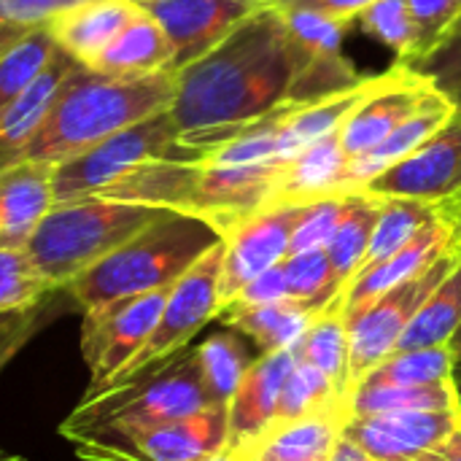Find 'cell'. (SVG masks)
<instances>
[{"instance_id":"cell-1","label":"cell","mask_w":461,"mask_h":461,"mask_svg":"<svg viewBox=\"0 0 461 461\" xmlns=\"http://www.w3.org/2000/svg\"><path fill=\"white\" fill-rule=\"evenodd\" d=\"M297 73V43L273 5L240 22L200 59L176 70L170 113L181 140L203 154L243 124L289 103Z\"/></svg>"},{"instance_id":"cell-2","label":"cell","mask_w":461,"mask_h":461,"mask_svg":"<svg viewBox=\"0 0 461 461\" xmlns=\"http://www.w3.org/2000/svg\"><path fill=\"white\" fill-rule=\"evenodd\" d=\"M176 70L108 76L81 62L62 78L24 151L27 162L59 165L100 140L173 105Z\"/></svg>"},{"instance_id":"cell-3","label":"cell","mask_w":461,"mask_h":461,"mask_svg":"<svg viewBox=\"0 0 461 461\" xmlns=\"http://www.w3.org/2000/svg\"><path fill=\"white\" fill-rule=\"evenodd\" d=\"M205 408H213V402L200 373L197 351L184 348L146 370L86 392L76 411L62 421L59 435L76 448L97 438L130 435L178 421Z\"/></svg>"},{"instance_id":"cell-4","label":"cell","mask_w":461,"mask_h":461,"mask_svg":"<svg viewBox=\"0 0 461 461\" xmlns=\"http://www.w3.org/2000/svg\"><path fill=\"white\" fill-rule=\"evenodd\" d=\"M221 240L224 238L208 221L162 211L138 235L70 281L65 292L81 313L111 300L162 292Z\"/></svg>"},{"instance_id":"cell-5","label":"cell","mask_w":461,"mask_h":461,"mask_svg":"<svg viewBox=\"0 0 461 461\" xmlns=\"http://www.w3.org/2000/svg\"><path fill=\"white\" fill-rule=\"evenodd\" d=\"M159 213L162 208L105 197L54 203L32 232L24 251L35 270L54 289H65L81 273H86L132 235H138Z\"/></svg>"},{"instance_id":"cell-6","label":"cell","mask_w":461,"mask_h":461,"mask_svg":"<svg viewBox=\"0 0 461 461\" xmlns=\"http://www.w3.org/2000/svg\"><path fill=\"white\" fill-rule=\"evenodd\" d=\"M200 157V149H192L181 140L178 124L167 108L54 165V203L103 197L138 167L154 159L194 162Z\"/></svg>"},{"instance_id":"cell-7","label":"cell","mask_w":461,"mask_h":461,"mask_svg":"<svg viewBox=\"0 0 461 461\" xmlns=\"http://www.w3.org/2000/svg\"><path fill=\"white\" fill-rule=\"evenodd\" d=\"M461 249L454 246L443 257H438L424 273L413 276L411 281L389 289L367 308L346 319L348 327V375L351 392L354 386L386 357L397 351L400 338L405 335L408 324L424 305V300L435 292V286L454 270L459 262Z\"/></svg>"},{"instance_id":"cell-8","label":"cell","mask_w":461,"mask_h":461,"mask_svg":"<svg viewBox=\"0 0 461 461\" xmlns=\"http://www.w3.org/2000/svg\"><path fill=\"white\" fill-rule=\"evenodd\" d=\"M221 259H224V240L213 246L205 257H200L167 292L165 308L159 321L143 348L130 359V365L116 378H127L138 370H146L184 348H189L192 338L219 319V278H221ZM113 378V381H116Z\"/></svg>"},{"instance_id":"cell-9","label":"cell","mask_w":461,"mask_h":461,"mask_svg":"<svg viewBox=\"0 0 461 461\" xmlns=\"http://www.w3.org/2000/svg\"><path fill=\"white\" fill-rule=\"evenodd\" d=\"M170 289L122 297L84 311L81 354L89 367V389L111 384L154 332Z\"/></svg>"},{"instance_id":"cell-10","label":"cell","mask_w":461,"mask_h":461,"mask_svg":"<svg viewBox=\"0 0 461 461\" xmlns=\"http://www.w3.org/2000/svg\"><path fill=\"white\" fill-rule=\"evenodd\" d=\"M224 446L227 408L213 405L178 421L81 443L76 454L89 461H194Z\"/></svg>"},{"instance_id":"cell-11","label":"cell","mask_w":461,"mask_h":461,"mask_svg":"<svg viewBox=\"0 0 461 461\" xmlns=\"http://www.w3.org/2000/svg\"><path fill=\"white\" fill-rule=\"evenodd\" d=\"M362 192L440 205L446 216L461 200V116L438 130L413 154L375 176Z\"/></svg>"},{"instance_id":"cell-12","label":"cell","mask_w":461,"mask_h":461,"mask_svg":"<svg viewBox=\"0 0 461 461\" xmlns=\"http://www.w3.org/2000/svg\"><path fill=\"white\" fill-rule=\"evenodd\" d=\"M305 205H270L224 238V259L219 278V303L230 305L240 289L259 273L281 265L289 257L292 232Z\"/></svg>"},{"instance_id":"cell-13","label":"cell","mask_w":461,"mask_h":461,"mask_svg":"<svg viewBox=\"0 0 461 461\" xmlns=\"http://www.w3.org/2000/svg\"><path fill=\"white\" fill-rule=\"evenodd\" d=\"M167 32L176 57L173 70L186 68L224 41L267 0H138Z\"/></svg>"},{"instance_id":"cell-14","label":"cell","mask_w":461,"mask_h":461,"mask_svg":"<svg viewBox=\"0 0 461 461\" xmlns=\"http://www.w3.org/2000/svg\"><path fill=\"white\" fill-rule=\"evenodd\" d=\"M294 359V348L257 357L227 405V448L251 456L278 427L281 397Z\"/></svg>"},{"instance_id":"cell-15","label":"cell","mask_w":461,"mask_h":461,"mask_svg":"<svg viewBox=\"0 0 461 461\" xmlns=\"http://www.w3.org/2000/svg\"><path fill=\"white\" fill-rule=\"evenodd\" d=\"M461 429L459 411H394L351 416L343 435L375 461H408Z\"/></svg>"},{"instance_id":"cell-16","label":"cell","mask_w":461,"mask_h":461,"mask_svg":"<svg viewBox=\"0 0 461 461\" xmlns=\"http://www.w3.org/2000/svg\"><path fill=\"white\" fill-rule=\"evenodd\" d=\"M432 92V84L408 65L381 73L373 92L340 127V143L348 157H362L389 138Z\"/></svg>"},{"instance_id":"cell-17","label":"cell","mask_w":461,"mask_h":461,"mask_svg":"<svg viewBox=\"0 0 461 461\" xmlns=\"http://www.w3.org/2000/svg\"><path fill=\"white\" fill-rule=\"evenodd\" d=\"M454 246H456L454 227L446 219L432 221L405 249H400L397 254L381 259L378 265H370V267L359 270L348 281V286L343 289V294L338 300L343 316L351 319L354 313H359L362 308H367L373 300H378L389 289H394V286L411 281L413 276L424 273L438 257H443Z\"/></svg>"},{"instance_id":"cell-18","label":"cell","mask_w":461,"mask_h":461,"mask_svg":"<svg viewBox=\"0 0 461 461\" xmlns=\"http://www.w3.org/2000/svg\"><path fill=\"white\" fill-rule=\"evenodd\" d=\"M54 205V167L27 162L0 173V249L24 251Z\"/></svg>"},{"instance_id":"cell-19","label":"cell","mask_w":461,"mask_h":461,"mask_svg":"<svg viewBox=\"0 0 461 461\" xmlns=\"http://www.w3.org/2000/svg\"><path fill=\"white\" fill-rule=\"evenodd\" d=\"M454 119H456L454 103L432 86V92L419 105V111L411 113L389 138H384L375 149H370L362 157H348V167H346L348 194L362 192L375 176H381L384 170L413 154L424 140H429L438 130H443Z\"/></svg>"},{"instance_id":"cell-20","label":"cell","mask_w":461,"mask_h":461,"mask_svg":"<svg viewBox=\"0 0 461 461\" xmlns=\"http://www.w3.org/2000/svg\"><path fill=\"white\" fill-rule=\"evenodd\" d=\"M346 167L348 154L343 151L340 132L316 140L300 157L281 165L273 205H311L327 197H346Z\"/></svg>"},{"instance_id":"cell-21","label":"cell","mask_w":461,"mask_h":461,"mask_svg":"<svg viewBox=\"0 0 461 461\" xmlns=\"http://www.w3.org/2000/svg\"><path fill=\"white\" fill-rule=\"evenodd\" d=\"M173 57L176 49L165 27L138 3L132 19L86 68L108 76H151L173 70Z\"/></svg>"},{"instance_id":"cell-22","label":"cell","mask_w":461,"mask_h":461,"mask_svg":"<svg viewBox=\"0 0 461 461\" xmlns=\"http://www.w3.org/2000/svg\"><path fill=\"white\" fill-rule=\"evenodd\" d=\"M138 0H89L62 11L46 27L54 43L76 62L89 65L132 19Z\"/></svg>"},{"instance_id":"cell-23","label":"cell","mask_w":461,"mask_h":461,"mask_svg":"<svg viewBox=\"0 0 461 461\" xmlns=\"http://www.w3.org/2000/svg\"><path fill=\"white\" fill-rule=\"evenodd\" d=\"M76 68V59L57 46L54 57L43 68V73L30 84V89L14 103L8 116L0 122V173L19 165L30 146L35 127L41 124L46 108L51 105L62 78Z\"/></svg>"},{"instance_id":"cell-24","label":"cell","mask_w":461,"mask_h":461,"mask_svg":"<svg viewBox=\"0 0 461 461\" xmlns=\"http://www.w3.org/2000/svg\"><path fill=\"white\" fill-rule=\"evenodd\" d=\"M375 81H378V76H367L354 89H346L340 95H332V97H324V100H316V103L297 105L292 111V116L286 119V124L281 127L276 162L278 165H286L294 157H300L308 146H313L316 140L340 132V127L346 124V119L373 92Z\"/></svg>"},{"instance_id":"cell-25","label":"cell","mask_w":461,"mask_h":461,"mask_svg":"<svg viewBox=\"0 0 461 461\" xmlns=\"http://www.w3.org/2000/svg\"><path fill=\"white\" fill-rule=\"evenodd\" d=\"M319 313L321 311L289 297V300L270 303V305L224 308L219 313V321L246 335L257 346L259 354H276V351L294 348Z\"/></svg>"},{"instance_id":"cell-26","label":"cell","mask_w":461,"mask_h":461,"mask_svg":"<svg viewBox=\"0 0 461 461\" xmlns=\"http://www.w3.org/2000/svg\"><path fill=\"white\" fill-rule=\"evenodd\" d=\"M348 416L321 413L276 427L249 459L259 461H327Z\"/></svg>"},{"instance_id":"cell-27","label":"cell","mask_w":461,"mask_h":461,"mask_svg":"<svg viewBox=\"0 0 461 461\" xmlns=\"http://www.w3.org/2000/svg\"><path fill=\"white\" fill-rule=\"evenodd\" d=\"M194 351H197L200 373H203L211 402L227 408L230 400L235 397L243 375L257 362V357L249 346V338L224 327L221 332L208 335Z\"/></svg>"},{"instance_id":"cell-28","label":"cell","mask_w":461,"mask_h":461,"mask_svg":"<svg viewBox=\"0 0 461 461\" xmlns=\"http://www.w3.org/2000/svg\"><path fill=\"white\" fill-rule=\"evenodd\" d=\"M378 208H381V197H375V194H367V192L346 194L340 224L324 249L330 262H332L335 278L343 284V289L365 265L370 238H373V227L378 221Z\"/></svg>"},{"instance_id":"cell-29","label":"cell","mask_w":461,"mask_h":461,"mask_svg":"<svg viewBox=\"0 0 461 461\" xmlns=\"http://www.w3.org/2000/svg\"><path fill=\"white\" fill-rule=\"evenodd\" d=\"M294 357L324 373L348 400H351V375H348V327L338 303L321 311L300 343L294 346Z\"/></svg>"},{"instance_id":"cell-30","label":"cell","mask_w":461,"mask_h":461,"mask_svg":"<svg viewBox=\"0 0 461 461\" xmlns=\"http://www.w3.org/2000/svg\"><path fill=\"white\" fill-rule=\"evenodd\" d=\"M461 324V257L454 270L435 286V292L424 300L405 335L397 343V351L411 348H432L448 346Z\"/></svg>"},{"instance_id":"cell-31","label":"cell","mask_w":461,"mask_h":461,"mask_svg":"<svg viewBox=\"0 0 461 461\" xmlns=\"http://www.w3.org/2000/svg\"><path fill=\"white\" fill-rule=\"evenodd\" d=\"M438 219H446L440 205H429V203H419V200H408V197H381L378 221L373 227L370 249H367L365 265L359 270L378 265L381 259L397 254L421 230H427Z\"/></svg>"},{"instance_id":"cell-32","label":"cell","mask_w":461,"mask_h":461,"mask_svg":"<svg viewBox=\"0 0 461 461\" xmlns=\"http://www.w3.org/2000/svg\"><path fill=\"white\" fill-rule=\"evenodd\" d=\"M454 381L427 386L357 384L351 392V416L394 413V411H459Z\"/></svg>"},{"instance_id":"cell-33","label":"cell","mask_w":461,"mask_h":461,"mask_svg":"<svg viewBox=\"0 0 461 461\" xmlns=\"http://www.w3.org/2000/svg\"><path fill=\"white\" fill-rule=\"evenodd\" d=\"M321 413H343L351 419V400L324 373H319L303 359H294L281 397L278 427Z\"/></svg>"},{"instance_id":"cell-34","label":"cell","mask_w":461,"mask_h":461,"mask_svg":"<svg viewBox=\"0 0 461 461\" xmlns=\"http://www.w3.org/2000/svg\"><path fill=\"white\" fill-rule=\"evenodd\" d=\"M57 43L46 24L35 27L14 51L0 59V122L8 116L14 103L30 89V84L43 73L54 57Z\"/></svg>"},{"instance_id":"cell-35","label":"cell","mask_w":461,"mask_h":461,"mask_svg":"<svg viewBox=\"0 0 461 461\" xmlns=\"http://www.w3.org/2000/svg\"><path fill=\"white\" fill-rule=\"evenodd\" d=\"M454 381V359L448 346L394 351L378 362L359 384H392V386H427Z\"/></svg>"},{"instance_id":"cell-36","label":"cell","mask_w":461,"mask_h":461,"mask_svg":"<svg viewBox=\"0 0 461 461\" xmlns=\"http://www.w3.org/2000/svg\"><path fill=\"white\" fill-rule=\"evenodd\" d=\"M357 22L397 54V65H413L424 54L408 0H375L357 16Z\"/></svg>"},{"instance_id":"cell-37","label":"cell","mask_w":461,"mask_h":461,"mask_svg":"<svg viewBox=\"0 0 461 461\" xmlns=\"http://www.w3.org/2000/svg\"><path fill=\"white\" fill-rule=\"evenodd\" d=\"M281 265L286 273L292 300H300L316 311H327L332 303L340 300L343 284L335 278L332 262L324 249L289 254Z\"/></svg>"},{"instance_id":"cell-38","label":"cell","mask_w":461,"mask_h":461,"mask_svg":"<svg viewBox=\"0 0 461 461\" xmlns=\"http://www.w3.org/2000/svg\"><path fill=\"white\" fill-rule=\"evenodd\" d=\"M68 308H76L70 294L65 289H54L35 305L0 316V373L38 332H43L49 324H54Z\"/></svg>"},{"instance_id":"cell-39","label":"cell","mask_w":461,"mask_h":461,"mask_svg":"<svg viewBox=\"0 0 461 461\" xmlns=\"http://www.w3.org/2000/svg\"><path fill=\"white\" fill-rule=\"evenodd\" d=\"M49 292H54V286L35 270L27 251L0 249V316L24 311Z\"/></svg>"},{"instance_id":"cell-40","label":"cell","mask_w":461,"mask_h":461,"mask_svg":"<svg viewBox=\"0 0 461 461\" xmlns=\"http://www.w3.org/2000/svg\"><path fill=\"white\" fill-rule=\"evenodd\" d=\"M408 68L421 73L440 95H446L454 103L456 116H461V22L432 51Z\"/></svg>"},{"instance_id":"cell-41","label":"cell","mask_w":461,"mask_h":461,"mask_svg":"<svg viewBox=\"0 0 461 461\" xmlns=\"http://www.w3.org/2000/svg\"><path fill=\"white\" fill-rule=\"evenodd\" d=\"M343 205H346V197H327V200H316V203L305 205L303 216L292 232L289 254L327 249V243L332 240V235L340 224Z\"/></svg>"},{"instance_id":"cell-42","label":"cell","mask_w":461,"mask_h":461,"mask_svg":"<svg viewBox=\"0 0 461 461\" xmlns=\"http://www.w3.org/2000/svg\"><path fill=\"white\" fill-rule=\"evenodd\" d=\"M292 35L316 51H330V54H340L343 51V32H346V22L330 19L324 14H313V11H281Z\"/></svg>"},{"instance_id":"cell-43","label":"cell","mask_w":461,"mask_h":461,"mask_svg":"<svg viewBox=\"0 0 461 461\" xmlns=\"http://www.w3.org/2000/svg\"><path fill=\"white\" fill-rule=\"evenodd\" d=\"M408 8H411V16L419 27L424 54L432 51L461 22L459 0H408Z\"/></svg>"},{"instance_id":"cell-44","label":"cell","mask_w":461,"mask_h":461,"mask_svg":"<svg viewBox=\"0 0 461 461\" xmlns=\"http://www.w3.org/2000/svg\"><path fill=\"white\" fill-rule=\"evenodd\" d=\"M281 300H289V284H286L284 265H276V267L259 273L257 278H251L240 289V294L224 308H254V305H270V303H281Z\"/></svg>"},{"instance_id":"cell-45","label":"cell","mask_w":461,"mask_h":461,"mask_svg":"<svg viewBox=\"0 0 461 461\" xmlns=\"http://www.w3.org/2000/svg\"><path fill=\"white\" fill-rule=\"evenodd\" d=\"M89 0H0V19L19 22L27 27L49 24L54 16H59L68 8H76Z\"/></svg>"},{"instance_id":"cell-46","label":"cell","mask_w":461,"mask_h":461,"mask_svg":"<svg viewBox=\"0 0 461 461\" xmlns=\"http://www.w3.org/2000/svg\"><path fill=\"white\" fill-rule=\"evenodd\" d=\"M373 3L375 0H267V5L278 11H313L346 24L357 22V16Z\"/></svg>"},{"instance_id":"cell-47","label":"cell","mask_w":461,"mask_h":461,"mask_svg":"<svg viewBox=\"0 0 461 461\" xmlns=\"http://www.w3.org/2000/svg\"><path fill=\"white\" fill-rule=\"evenodd\" d=\"M408 461H461V429H456L448 440H443L440 446L413 456Z\"/></svg>"},{"instance_id":"cell-48","label":"cell","mask_w":461,"mask_h":461,"mask_svg":"<svg viewBox=\"0 0 461 461\" xmlns=\"http://www.w3.org/2000/svg\"><path fill=\"white\" fill-rule=\"evenodd\" d=\"M35 27H27V24H19V22H8V19H0V59L14 51Z\"/></svg>"},{"instance_id":"cell-49","label":"cell","mask_w":461,"mask_h":461,"mask_svg":"<svg viewBox=\"0 0 461 461\" xmlns=\"http://www.w3.org/2000/svg\"><path fill=\"white\" fill-rule=\"evenodd\" d=\"M327 461H375V459H373L365 448H359L354 440H348L346 435H340Z\"/></svg>"},{"instance_id":"cell-50","label":"cell","mask_w":461,"mask_h":461,"mask_svg":"<svg viewBox=\"0 0 461 461\" xmlns=\"http://www.w3.org/2000/svg\"><path fill=\"white\" fill-rule=\"evenodd\" d=\"M194 461H249V456L224 446V448H219V451H213V454H208V456H203V459H194Z\"/></svg>"},{"instance_id":"cell-51","label":"cell","mask_w":461,"mask_h":461,"mask_svg":"<svg viewBox=\"0 0 461 461\" xmlns=\"http://www.w3.org/2000/svg\"><path fill=\"white\" fill-rule=\"evenodd\" d=\"M448 351L454 359V378H461V324L459 330L454 332V338L448 340Z\"/></svg>"},{"instance_id":"cell-52","label":"cell","mask_w":461,"mask_h":461,"mask_svg":"<svg viewBox=\"0 0 461 461\" xmlns=\"http://www.w3.org/2000/svg\"><path fill=\"white\" fill-rule=\"evenodd\" d=\"M446 219H448V224L454 227V238H456V246L461 249V200L446 213Z\"/></svg>"},{"instance_id":"cell-53","label":"cell","mask_w":461,"mask_h":461,"mask_svg":"<svg viewBox=\"0 0 461 461\" xmlns=\"http://www.w3.org/2000/svg\"><path fill=\"white\" fill-rule=\"evenodd\" d=\"M454 386H456V397H459V405H461V378H454Z\"/></svg>"},{"instance_id":"cell-54","label":"cell","mask_w":461,"mask_h":461,"mask_svg":"<svg viewBox=\"0 0 461 461\" xmlns=\"http://www.w3.org/2000/svg\"><path fill=\"white\" fill-rule=\"evenodd\" d=\"M0 461H24L22 456H0Z\"/></svg>"},{"instance_id":"cell-55","label":"cell","mask_w":461,"mask_h":461,"mask_svg":"<svg viewBox=\"0 0 461 461\" xmlns=\"http://www.w3.org/2000/svg\"><path fill=\"white\" fill-rule=\"evenodd\" d=\"M249 461H259V459H249Z\"/></svg>"},{"instance_id":"cell-56","label":"cell","mask_w":461,"mask_h":461,"mask_svg":"<svg viewBox=\"0 0 461 461\" xmlns=\"http://www.w3.org/2000/svg\"><path fill=\"white\" fill-rule=\"evenodd\" d=\"M459 3H461V0H459Z\"/></svg>"}]
</instances>
